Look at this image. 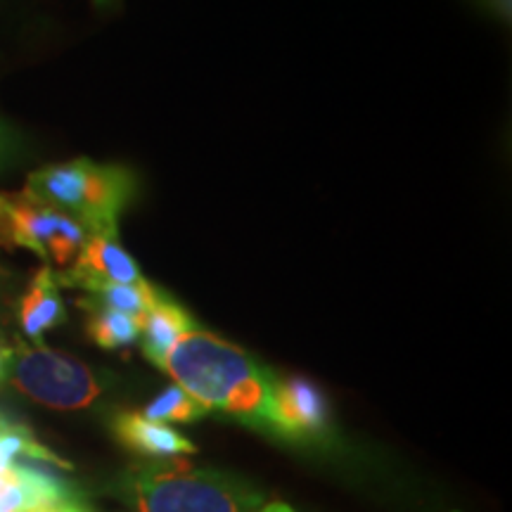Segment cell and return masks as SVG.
Wrapping results in <instances>:
<instances>
[{"mask_svg": "<svg viewBox=\"0 0 512 512\" xmlns=\"http://www.w3.org/2000/svg\"><path fill=\"white\" fill-rule=\"evenodd\" d=\"M162 368L207 411L278 437L275 375L247 351L195 325L171 347Z\"/></svg>", "mask_w": 512, "mask_h": 512, "instance_id": "1", "label": "cell"}, {"mask_svg": "<svg viewBox=\"0 0 512 512\" xmlns=\"http://www.w3.org/2000/svg\"><path fill=\"white\" fill-rule=\"evenodd\" d=\"M27 190L79 221L86 233H117L121 211L138 195V176L126 166L79 157L36 169Z\"/></svg>", "mask_w": 512, "mask_h": 512, "instance_id": "2", "label": "cell"}, {"mask_svg": "<svg viewBox=\"0 0 512 512\" xmlns=\"http://www.w3.org/2000/svg\"><path fill=\"white\" fill-rule=\"evenodd\" d=\"M128 494L140 512H256L261 505L252 486L185 463L138 467Z\"/></svg>", "mask_w": 512, "mask_h": 512, "instance_id": "3", "label": "cell"}, {"mask_svg": "<svg viewBox=\"0 0 512 512\" xmlns=\"http://www.w3.org/2000/svg\"><path fill=\"white\" fill-rule=\"evenodd\" d=\"M88 233L79 221L22 192H0V247L29 249L48 266L67 268L79 256Z\"/></svg>", "mask_w": 512, "mask_h": 512, "instance_id": "4", "label": "cell"}, {"mask_svg": "<svg viewBox=\"0 0 512 512\" xmlns=\"http://www.w3.org/2000/svg\"><path fill=\"white\" fill-rule=\"evenodd\" d=\"M8 382L31 401L55 411H79L102 394L98 375L86 363L43 344H17L12 349Z\"/></svg>", "mask_w": 512, "mask_h": 512, "instance_id": "5", "label": "cell"}, {"mask_svg": "<svg viewBox=\"0 0 512 512\" xmlns=\"http://www.w3.org/2000/svg\"><path fill=\"white\" fill-rule=\"evenodd\" d=\"M55 275L60 287L86 292L98 285H138L145 280L136 259L121 247L117 233H88L74 264Z\"/></svg>", "mask_w": 512, "mask_h": 512, "instance_id": "6", "label": "cell"}, {"mask_svg": "<svg viewBox=\"0 0 512 512\" xmlns=\"http://www.w3.org/2000/svg\"><path fill=\"white\" fill-rule=\"evenodd\" d=\"M273 403L278 437L302 441L328 432V401L316 384L304 377H275Z\"/></svg>", "mask_w": 512, "mask_h": 512, "instance_id": "7", "label": "cell"}, {"mask_svg": "<svg viewBox=\"0 0 512 512\" xmlns=\"http://www.w3.org/2000/svg\"><path fill=\"white\" fill-rule=\"evenodd\" d=\"M17 318L19 325H22V332L36 347L43 344L46 332L60 328L64 320H67V309H64L60 283H57L53 266H43L31 278L27 292L19 299Z\"/></svg>", "mask_w": 512, "mask_h": 512, "instance_id": "8", "label": "cell"}, {"mask_svg": "<svg viewBox=\"0 0 512 512\" xmlns=\"http://www.w3.org/2000/svg\"><path fill=\"white\" fill-rule=\"evenodd\" d=\"M72 501L60 479L17 463L0 475V512H22L41 505Z\"/></svg>", "mask_w": 512, "mask_h": 512, "instance_id": "9", "label": "cell"}, {"mask_svg": "<svg viewBox=\"0 0 512 512\" xmlns=\"http://www.w3.org/2000/svg\"><path fill=\"white\" fill-rule=\"evenodd\" d=\"M112 430L117 439L140 456L152 458H178L195 453V444L162 422H152L140 413H117L112 420Z\"/></svg>", "mask_w": 512, "mask_h": 512, "instance_id": "10", "label": "cell"}, {"mask_svg": "<svg viewBox=\"0 0 512 512\" xmlns=\"http://www.w3.org/2000/svg\"><path fill=\"white\" fill-rule=\"evenodd\" d=\"M195 320L181 304L169 294H159L152 309L140 318V344L143 354L150 358L155 366L162 368L166 354L181 339L185 332L195 328Z\"/></svg>", "mask_w": 512, "mask_h": 512, "instance_id": "11", "label": "cell"}, {"mask_svg": "<svg viewBox=\"0 0 512 512\" xmlns=\"http://www.w3.org/2000/svg\"><path fill=\"white\" fill-rule=\"evenodd\" d=\"M19 458H31L57 467H69L67 460L50 451L48 446H43L27 425L0 413V475L8 472L10 467H15Z\"/></svg>", "mask_w": 512, "mask_h": 512, "instance_id": "12", "label": "cell"}, {"mask_svg": "<svg viewBox=\"0 0 512 512\" xmlns=\"http://www.w3.org/2000/svg\"><path fill=\"white\" fill-rule=\"evenodd\" d=\"M79 306L88 311L86 332L100 349H124L138 342L140 318L83 302H79Z\"/></svg>", "mask_w": 512, "mask_h": 512, "instance_id": "13", "label": "cell"}, {"mask_svg": "<svg viewBox=\"0 0 512 512\" xmlns=\"http://www.w3.org/2000/svg\"><path fill=\"white\" fill-rule=\"evenodd\" d=\"M159 294H162V290L143 280L138 285H98L88 292L86 299H79V302L143 318L152 309V304L157 302Z\"/></svg>", "mask_w": 512, "mask_h": 512, "instance_id": "14", "label": "cell"}, {"mask_svg": "<svg viewBox=\"0 0 512 512\" xmlns=\"http://www.w3.org/2000/svg\"><path fill=\"white\" fill-rule=\"evenodd\" d=\"M140 415L152 422H162L164 425V422H197L207 418L209 411L200 401L192 399L185 389L174 384V387L164 389L155 401L147 403L145 411Z\"/></svg>", "mask_w": 512, "mask_h": 512, "instance_id": "15", "label": "cell"}, {"mask_svg": "<svg viewBox=\"0 0 512 512\" xmlns=\"http://www.w3.org/2000/svg\"><path fill=\"white\" fill-rule=\"evenodd\" d=\"M19 150H22V143H19V136L12 128L0 119V169L10 166L15 162Z\"/></svg>", "mask_w": 512, "mask_h": 512, "instance_id": "16", "label": "cell"}, {"mask_svg": "<svg viewBox=\"0 0 512 512\" xmlns=\"http://www.w3.org/2000/svg\"><path fill=\"white\" fill-rule=\"evenodd\" d=\"M24 512H86V510L79 508V505L72 501H64V503H55V505H41V508H31Z\"/></svg>", "mask_w": 512, "mask_h": 512, "instance_id": "17", "label": "cell"}, {"mask_svg": "<svg viewBox=\"0 0 512 512\" xmlns=\"http://www.w3.org/2000/svg\"><path fill=\"white\" fill-rule=\"evenodd\" d=\"M10 354L12 349L0 339V384L8 382V366H10Z\"/></svg>", "mask_w": 512, "mask_h": 512, "instance_id": "18", "label": "cell"}, {"mask_svg": "<svg viewBox=\"0 0 512 512\" xmlns=\"http://www.w3.org/2000/svg\"><path fill=\"white\" fill-rule=\"evenodd\" d=\"M484 8L496 12L501 19H508L510 17V0H482Z\"/></svg>", "mask_w": 512, "mask_h": 512, "instance_id": "19", "label": "cell"}, {"mask_svg": "<svg viewBox=\"0 0 512 512\" xmlns=\"http://www.w3.org/2000/svg\"><path fill=\"white\" fill-rule=\"evenodd\" d=\"M261 512H294V510L287 508L285 503H273V505H268V508H264Z\"/></svg>", "mask_w": 512, "mask_h": 512, "instance_id": "20", "label": "cell"}, {"mask_svg": "<svg viewBox=\"0 0 512 512\" xmlns=\"http://www.w3.org/2000/svg\"><path fill=\"white\" fill-rule=\"evenodd\" d=\"M95 3H105V0H95Z\"/></svg>", "mask_w": 512, "mask_h": 512, "instance_id": "21", "label": "cell"}]
</instances>
